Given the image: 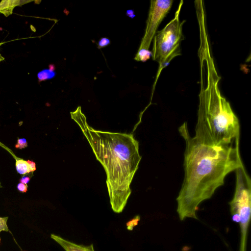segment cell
Segmentation results:
<instances>
[{
	"label": "cell",
	"mask_w": 251,
	"mask_h": 251,
	"mask_svg": "<svg viewBox=\"0 0 251 251\" xmlns=\"http://www.w3.org/2000/svg\"><path fill=\"white\" fill-rule=\"evenodd\" d=\"M185 142L184 178L176 198L177 212L181 221L197 219L200 204L210 199L223 185L226 176L243 166L239 142L214 147L201 144L192 137L186 122L178 128Z\"/></svg>",
	"instance_id": "cell-1"
},
{
	"label": "cell",
	"mask_w": 251,
	"mask_h": 251,
	"mask_svg": "<svg viewBox=\"0 0 251 251\" xmlns=\"http://www.w3.org/2000/svg\"><path fill=\"white\" fill-rule=\"evenodd\" d=\"M70 113L105 170L112 209L116 213L122 212L131 194L130 184L141 159L138 142L132 133L93 129L80 106Z\"/></svg>",
	"instance_id": "cell-2"
},
{
	"label": "cell",
	"mask_w": 251,
	"mask_h": 251,
	"mask_svg": "<svg viewBox=\"0 0 251 251\" xmlns=\"http://www.w3.org/2000/svg\"><path fill=\"white\" fill-rule=\"evenodd\" d=\"M205 54L207 86L199 95L197 122L194 138L199 142L214 147L228 146L239 142V121L230 103L220 92V77L209 51Z\"/></svg>",
	"instance_id": "cell-3"
},
{
	"label": "cell",
	"mask_w": 251,
	"mask_h": 251,
	"mask_svg": "<svg viewBox=\"0 0 251 251\" xmlns=\"http://www.w3.org/2000/svg\"><path fill=\"white\" fill-rule=\"evenodd\" d=\"M182 4L181 0L174 18L162 30L157 31L153 39L151 57L159 64L155 84L162 70L175 57L181 55L180 44L184 38L182 26L185 22L179 20Z\"/></svg>",
	"instance_id": "cell-4"
},
{
	"label": "cell",
	"mask_w": 251,
	"mask_h": 251,
	"mask_svg": "<svg viewBox=\"0 0 251 251\" xmlns=\"http://www.w3.org/2000/svg\"><path fill=\"white\" fill-rule=\"evenodd\" d=\"M234 195L229 202L233 221L239 223L241 230L240 251H246L247 238L251 214V180L244 165L235 171Z\"/></svg>",
	"instance_id": "cell-5"
},
{
	"label": "cell",
	"mask_w": 251,
	"mask_h": 251,
	"mask_svg": "<svg viewBox=\"0 0 251 251\" xmlns=\"http://www.w3.org/2000/svg\"><path fill=\"white\" fill-rule=\"evenodd\" d=\"M173 3L172 0L151 1L145 32L138 50H149L159 25L169 13Z\"/></svg>",
	"instance_id": "cell-6"
},
{
	"label": "cell",
	"mask_w": 251,
	"mask_h": 251,
	"mask_svg": "<svg viewBox=\"0 0 251 251\" xmlns=\"http://www.w3.org/2000/svg\"><path fill=\"white\" fill-rule=\"evenodd\" d=\"M50 237L59 244L65 251H95L93 244L87 246L78 245L54 234H51Z\"/></svg>",
	"instance_id": "cell-7"
},
{
	"label": "cell",
	"mask_w": 251,
	"mask_h": 251,
	"mask_svg": "<svg viewBox=\"0 0 251 251\" xmlns=\"http://www.w3.org/2000/svg\"><path fill=\"white\" fill-rule=\"evenodd\" d=\"M6 150L14 157L16 161V169L19 174L25 175L36 170V164L34 162L29 160H25L22 158H20L15 156L9 149L6 148Z\"/></svg>",
	"instance_id": "cell-8"
},
{
	"label": "cell",
	"mask_w": 251,
	"mask_h": 251,
	"mask_svg": "<svg viewBox=\"0 0 251 251\" xmlns=\"http://www.w3.org/2000/svg\"><path fill=\"white\" fill-rule=\"evenodd\" d=\"M32 1L33 0H2L0 2V13L8 17L12 14L15 7Z\"/></svg>",
	"instance_id": "cell-9"
},
{
	"label": "cell",
	"mask_w": 251,
	"mask_h": 251,
	"mask_svg": "<svg viewBox=\"0 0 251 251\" xmlns=\"http://www.w3.org/2000/svg\"><path fill=\"white\" fill-rule=\"evenodd\" d=\"M49 69H44L37 74L39 82L52 79L56 76L55 67L53 65H50Z\"/></svg>",
	"instance_id": "cell-10"
},
{
	"label": "cell",
	"mask_w": 251,
	"mask_h": 251,
	"mask_svg": "<svg viewBox=\"0 0 251 251\" xmlns=\"http://www.w3.org/2000/svg\"><path fill=\"white\" fill-rule=\"evenodd\" d=\"M151 56V51L149 50H138L134 59L138 61L146 62Z\"/></svg>",
	"instance_id": "cell-11"
},
{
	"label": "cell",
	"mask_w": 251,
	"mask_h": 251,
	"mask_svg": "<svg viewBox=\"0 0 251 251\" xmlns=\"http://www.w3.org/2000/svg\"><path fill=\"white\" fill-rule=\"evenodd\" d=\"M140 216L139 215H137L134 217L133 219L126 223L127 229L132 230L133 229V227L138 224Z\"/></svg>",
	"instance_id": "cell-12"
},
{
	"label": "cell",
	"mask_w": 251,
	"mask_h": 251,
	"mask_svg": "<svg viewBox=\"0 0 251 251\" xmlns=\"http://www.w3.org/2000/svg\"><path fill=\"white\" fill-rule=\"evenodd\" d=\"M8 217H0V232L2 231H8L9 229L7 226Z\"/></svg>",
	"instance_id": "cell-13"
},
{
	"label": "cell",
	"mask_w": 251,
	"mask_h": 251,
	"mask_svg": "<svg viewBox=\"0 0 251 251\" xmlns=\"http://www.w3.org/2000/svg\"><path fill=\"white\" fill-rule=\"evenodd\" d=\"M27 142L25 138H19L15 147L17 149H22L27 147Z\"/></svg>",
	"instance_id": "cell-14"
},
{
	"label": "cell",
	"mask_w": 251,
	"mask_h": 251,
	"mask_svg": "<svg viewBox=\"0 0 251 251\" xmlns=\"http://www.w3.org/2000/svg\"><path fill=\"white\" fill-rule=\"evenodd\" d=\"M110 44V40L105 37H102L100 39L98 43V49H101L102 48L107 46Z\"/></svg>",
	"instance_id": "cell-15"
},
{
	"label": "cell",
	"mask_w": 251,
	"mask_h": 251,
	"mask_svg": "<svg viewBox=\"0 0 251 251\" xmlns=\"http://www.w3.org/2000/svg\"><path fill=\"white\" fill-rule=\"evenodd\" d=\"M17 187L18 191L22 193H25L27 191L28 187L27 185L23 183H19Z\"/></svg>",
	"instance_id": "cell-16"
},
{
	"label": "cell",
	"mask_w": 251,
	"mask_h": 251,
	"mask_svg": "<svg viewBox=\"0 0 251 251\" xmlns=\"http://www.w3.org/2000/svg\"><path fill=\"white\" fill-rule=\"evenodd\" d=\"M30 180V177L27 176H23L22 178L19 180L20 182L23 183L25 184H27L29 183Z\"/></svg>",
	"instance_id": "cell-17"
},
{
	"label": "cell",
	"mask_w": 251,
	"mask_h": 251,
	"mask_svg": "<svg viewBox=\"0 0 251 251\" xmlns=\"http://www.w3.org/2000/svg\"><path fill=\"white\" fill-rule=\"evenodd\" d=\"M132 13H133V11L131 10H127L126 11V15L128 17H130V18H132Z\"/></svg>",
	"instance_id": "cell-18"
},
{
	"label": "cell",
	"mask_w": 251,
	"mask_h": 251,
	"mask_svg": "<svg viewBox=\"0 0 251 251\" xmlns=\"http://www.w3.org/2000/svg\"><path fill=\"white\" fill-rule=\"evenodd\" d=\"M2 44V43H0V47L1 46V45ZM4 60V57H3L0 53V62L3 61Z\"/></svg>",
	"instance_id": "cell-19"
},
{
	"label": "cell",
	"mask_w": 251,
	"mask_h": 251,
	"mask_svg": "<svg viewBox=\"0 0 251 251\" xmlns=\"http://www.w3.org/2000/svg\"><path fill=\"white\" fill-rule=\"evenodd\" d=\"M1 187H2V186H1V182L0 181V188H1Z\"/></svg>",
	"instance_id": "cell-20"
}]
</instances>
